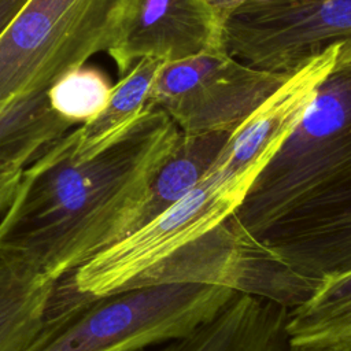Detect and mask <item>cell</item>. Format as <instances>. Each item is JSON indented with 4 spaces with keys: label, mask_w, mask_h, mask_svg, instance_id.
<instances>
[{
    "label": "cell",
    "mask_w": 351,
    "mask_h": 351,
    "mask_svg": "<svg viewBox=\"0 0 351 351\" xmlns=\"http://www.w3.org/2000/svg\"><path fill=\"white\" fill-rule=\"evenodd\" d=\"M180 133L149 104L92 151H77L71 130L56 138L21 171L0 217V258L55 282L69 278L129 234Z\"/></svg>",
    "instance_id": "obj_1"
},
{
    "label": "cell",
    "mask_w": 351,
    "mask_h": 351,
    "mask_svg": "<svg viewBox=\"0 0 351 351\" xmlns=\"http://www.w3.org/2000/svg\"><path fill=\"white\" fill-rule=\"evenodd\" d=\"M237 293L221 284L174 281L86 296L60 281L43 330L25 351H141L188 336Z\"/></svg>",
    "instance_id": "obj_2"
},
{
    "label": "cell",
    "mask_w": 351,
    "mask_h": 351,
    "mask_svg": "<svg viewBox=\"0 0 351 351\" xmlns=\"http://www.w3.org/2000/svg\"><path fill=\"white\" fill-rule=\"evenodd\" d=\"M351 176V43L226 226L240 245L295 206Z\"/></svg>",
    "instance_id": "obj_3"
},
{
    "label": "cell",
    "mask_w": 351,
    "mask_h": 351,
    "mask_svg": "<svg viewBox=\"0 0 351 351\" xmlns=\"http://www.w3.org/2000/svg\"><path fill=\"white\" fill-rule=\"evenodd\" d=\"M134 0H27L0 36V110L108 52Z\"/></svg>",
    "instance_id": "obj_4"
},
{
    "label": "cell",
    "mask_w": 351,
    "mask_h": 351,
    "mask_svg": "<svg viewBox=\"0 0 351 351\" xmlns=\"http://www.w3.org/2000/svg\"><path fill=\"white\" fill-rule=\"evenodd\" d=\"M255 178L229 174L213 165L177 203L93 256L64 281L86 296L136 287L149 271L225 223Z\"/></svg>",
    "instance_id": "obj_5"
},
{
    "label": "cell",
    "mask_w": 351,
    "mask_h": 351,
    "mask_svg": "<svg viewBox=\"0 0 351 351\" xmlns=\"http://www.w3.org/2000/svg\"><path fill=\"white\" fill-rule=\"evenodd\" d=\"M289 75L240 62L222 45L165 62L148 104L165 111L182 133L232 132Z\"/></svg>",
    "instance_id": "obj_6"
},
{
    "label": "cell",
    "mask_w": 351,
    "mask_h": 351,
    "mask_svg": "<svg viewBox=\"0 0 351 351\" xmlns=\"http://www.w3.org/2000/svg\"><path fill=\"white\" fill-rule=\"evenodd\" d=\"M351 41V0H247L223 19L225 49L250 66L292 73Z\"/></svg>",
    "instance_id": "obj_7"
},
{
    "label": "cell",
    "mask_w": 351,
    "mask_h": 351,
    "mask_svg": "<svg viewBox=\"0 0 351 351\" xmlns=\"http://www.w3.org/2000/svg\"><path fill=\"white\" fill-rule=\"evenodd\" d=\"M248 244L317 284L351 271V176L295 206Z\"/></svg>",
    "instance_id": "obj_8"
},
{
    "label": "cell",
    "mask_w": 351,
    "mask_h": 351,
    "mask_svg": "<svg viewBox=\"0 0 351 351\" xmlns=\"http://www.w3.org/2000/svg\"><path fill=\"white\" fill-rule=\"evenodd\" d=\"M223 45V18L206 0H134L121 40L107 52L119 75L143 58L176 62Z\"/></svg>",
    "instance_id": "obj_9"
},
{
    "label": "cell",
    "mask_w": 351,
    "mask_h": 351,
    "mask_svg": "<svg viewBox=\"0 0 351 351\" xmlns=\"http://www.w3.org/2000/svg\"><path fill=\"white\" fill-rule=\"evenodd\" d=\"M289 308L237 293L213 319L159 351H284Z\"/></svg>",
    "instance_id": "obj_10"
},
{
    "label": "cell",
    "mask_w": 351,
    "mask_h": 351,
    "mask_svg": "<svg viewBox=\"0 0 351 351\" xmlns=\"http://www.w3.org/2000/svg\"><path fill=\"white\" fill-rule=\"evenodd\" d=\"M229 133L181 132L177 143L155 173L129 233L166 211L193 189L213 166Z\"/></svg>",
    "instance_id": "obj_11"
},
{
    "label": "cell",
    "mask_w": 351,
    "mask_h": 351,
    "mask_svg": "<svg viewBox=\"0 0 351 351\" xmlns=\"http://www.w3.org/2000/svg\"><path fill=\"white\" fill-rule=\"evenodd\" d=\"M58 282L0 258V351H25L43 330Z\"/></svg>",
    "instance_id": "obj_12"
},
{
    "label": "cell",
    "mask_w": 351,
    "mask_h": 351,
    "mask_svg": "<svg viewBox=\"0 0 351 351\" xmlns=\"http://www.w3.org/2000/svg\"><path fill=\"white\" fill-rule=\"evenodd\" d=\"M288 346L351 351V271L321 280L289 310Z\"/></svg>",
    "instance_id": "obj_13"
},
{
    "label": "cell",
    "mask_w": 351,
    "mask_h": 351,
    "mask_svg": "<svg viewBox=\"0 0 351 351\" xmlns=\"http://www.w3.org/2000/svg\"><path fill=\"white\" fill-rule=\"evenodd\" d=\"M71 128L51 108L47 90L16 99L0 110V170L23 169Z\"/></svg>",
    "instance_id": "obj_14"
},
{
    "label": "cell",
    "mask_w": 351,
    "mask_h": 351,
    "mask_svg": "<svg viewBox=\"0 0 351 351\" xmlns=\"http://www.w3.org/2000/svg\"><path fill=\"white\" fill-rule=\"evenodd\" d=\"M163 63L160 59L143 58L121 77L104 110L93 121L71 130L77 151L88 152L104 144L149 106V92Z\"/></svg>",
    "instance_id": "obj_15"
},
{
    "label": "cell",
    "mask_w": 351,
    "mask_h": 351,
    "mask_svg": "<svg viewBox=\"0 0 351 351\" xmlns=\"http://www.w3.org/2000/svg\"><path fill=\"white\" fill-rule=\"evenodd\" d=\"M112 86L101 70L84 64L59 77L47 89V96L58 115L73 126H80L93 121L104 110Z\"/></svg>",
    "instance_id": "obj_16"
},
{
    "label": "cell",
    "mask_w": 351,
    "mask_h": 351,
    "mask_svg": "<svg viewBox=\"0 0 351 351\" xmlns=\"http://www.w3.org/2000/svg\"><path fill=\"white\" fill-rule=\"evenodd\" d=\"M22 169H5L0 170V217L7 208L15 186L18 184Z\"/></svg>",
    "instance_id": "obj_17"
},
{
    "label": "cell",
    "mask_w": 351,
    "mask_h": 351,
    "mask_svg": "<svg viewBox=\"0 0 351 351\" xmlns=\"http://www.w3.org/2000/svg\"><path fill=\"white\" fill-rule=\"evenodd\" d=\"M27 0H0V36Z\"/></svg>",
    "instance_id": "obj_18"
},
{
    "label": "cell",
    "mask_w": 351,
    "mask_h": 351,
    "mask_svg": "<svg viewBox=\"0 0 351 351\" xmlns=\"http://www.w3.org/2000/svg\"><path fill=\"white\" fill-rule=\"evenodd\" d=\"M223 19L225 16L234 10L236 7H239L240 4H243L247 0H206Z\"/></svg>",
    "instance_id": "obj_19"
},
{
    "label": "cell",
    "mask_w": 351,
    "mask_h": 351,
    "mask_svg": "<svg viewBox=\"0 0 351 351\" xmlns=\"http://www.w3.org/2000/svg\"><path fill=\"white\" fill-rule=\"evenodd\" d=\"M288 351H336L332 348H324V347H307V346H289Z\"/></svg>",
    "instance_id": "obj_20"
}]
</instances>
